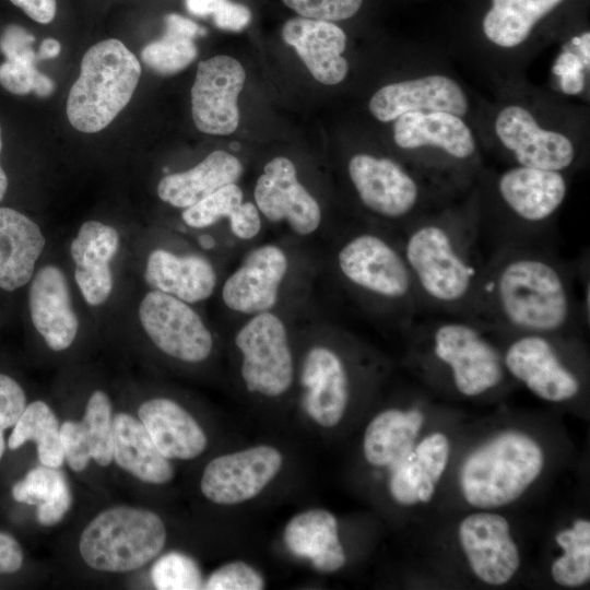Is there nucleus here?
I'll list each match as a JSON object with an SVG mask.
<instances>
[{
	"label": "nucleus",
	"instance_id": "f257e3e1",
	"mask_svg": "<svg viewBox=\"0 0 590 590\" xmlns=\"http://www.w3.org/2000/svg\"><path fill=\"white\" fill-rule=\"evenodd\" d=\"M573 261L554 245L494 250L485 258L470 319L493 334L580 335Z\"/></svg>",
	"mask_w": 590,
	"mask_h": 590
},
{
	"label": "nucleus",
	"instance_id": "f03ea898",
	"mask_svg": "<svg viewBox=\"0 0 590 590\" xmlns=\"http://www.w3.org/2000/svg\"><path fill=\"white\" fill-rule=\"evenodd\" d=\"M398 236L423 315L470 319L486 258L475 206L428 212Z\"/></svg>",
	"mask_w": 590,
	"mask_h": 590
},
{
	"label": "nucleus",
	"instance_id": "7ed1b4c3",
	"mask_svg": "<svg viewBox=\"0 0 590 590\" xmlns=\"http://www.w3.org/2000/svg\"><path fill=\"white\" fill-rule=\"evenodd\" d=\"M326 247L323 269L364 317L403 331L423 315L397 232L363 221L338 228Z\"/></svg>",
	"mask_w": 590,
	"mask_h": 590
},
{
	"label": "nucleus",
	"instance_id": "20e7f679",
	"mask_svg": "<svg viewBox=\"0 0 590 590\" xmlns=\"http://www.w3.org/2000/svg\"><path fill=\"white\" fill-rule=\"evenodd\" d=\"M315 251L279 237L247 248L217 286L232 323L266 311L304 308L322 264Z\"/></svg>",
	"mask_w": 590,
	"mask_h": 590
},
{
	"label": "nucleus",
	"instance_id": "39448f33",
	"mask_svg": "<svg viewBox=\"0 0 590 590\" xmlns=\"http://www.w3.org/2000/svg\"><path fill=\"white\" fill-rule=\"evenodd\" d=\"M567 191V180L557 170L517 165L502 173L495 179L496 208H475L485 255L508 247L555 246L554 222Z\"/></svg>",
	"mask_w": 590,
	"mask_h": 590
},
{
	"label": "nucleus",
	"instance_id": "423d86ee",
	"mask_svg": "<svg viewBox=\"0 0 590 590\" xmlns=\"http://www.w3.org/2000/svg\"><path fill=\"white\" fill-rule=\"evenodd\" d=\"M403 332L447 374L452 388L467 398L499 388L507 376L495 337L479 322L458 317L422 315Z\"/></svg>",
	"mask_w": 590,
	"mask_h": 590
},
{
	"label": "nucleus",
	"instance_id": "0eeeda50",
	"mask_svg": "<svg viewBox=\"0 0 590 590\" xmlns=\"http://www.w3.org/2000/svg\"><path fill=\"white\" fill-rule=\"evenodd\" d=\"M140 75L139 60L122 42L108 38L93 45L69 92L71 126L85 133L105 129L131 99Z\"/></svg>",
	"mask_w": 590,
	"mask_h": 590
},
{
	"label": "nucleus",
	"instance_id": "6e6552de",
	"mask_svg": "<svg viewBox=\"0 0 590 590\" xmlns=\"http://www.w3.org/2000/svg\"><path fill=\"white\" fill-rule=\"evenodd\" d=\"M539 444L519 430L503 432L464 460L459 483L464 499L477 508H497L518 499L540 475Z\"/></svg>",
	"mask_w": 590,
	"mask_h": 590
},
{
	"label": "nucleus",
	"instance_id": "1a4fd4ad",
	"mask_svg": "<svg viewBox=\"0 0 590 590\" xmlns=\"http://www.w3.org/2000/svg\"><path fill=\"white\" fill-rule=\"evenodd\" d=\"M165 541V524L155 512L118 506L104 510L85 527L79 550L95 570L126 573L156 557Z\"/></svg>",
	"mask_w": 590,
	"mask_h": 590
},
{
	"label": "nucleus",
	"instance_id": "9d476101",
	"mask_svg": "<svg viewBox=\"0 0 590 590\" xmlns=\"http://www.w3.org/2000/svg\"><path fill=\"white\" fill-rule=\"evenodd\" d=\"M299 310L266 311L236 323L233 343L240 354L239 371L248 392L274 399L292 388L295 363L291 327Z\"/></svg>",
	"mask_w": 590,
	"mask_h": 590
},
{
	"label": "nucleus",
	"instance_id": "9b49d317",
	"mask_svg": "<svg viewBox=\"0 0 590 590\" xmlns=\"http://www.w3.org/2000/svg\"><path fill=\"white\" fill-rule=\"evenodd\" d=\"M252 198L264 223L278 228L279 238L314 248L316 243L327 245L333 237L326 227L320 202L286 156H275L264 164Z\"/></svg>",
	"mask_w": 590,
	"mask_h": 590
},
{
	"label": "nucleus",
	"instance_id": "f8f14e48",
	"mask_svg": "<svg viewBox=\"0 0 590 590\" xmlns=\"http://www.w3.org/2000/svg\"><path fill=\"white\" fill-rule=\"evenodd\" d=\"M346 175L366 222L398 233L429 212L420 180L391 157L356 153L347 161Z\"/></svg>",
	"mask_w": 590,
	"mask_h": 590
},
{
	"label": "nucleus",
	"instance_id": "ddd939ff",
	"mask_svg": "<svg viewBox=\"0 0 590 590\" xmlns=\"http://www.w3.org/2000/svg\"><path fill=\"white\" fill-rule=\"evenodd\" d=\"M493 335L504 342V345H498L507 374L522 382L539 398L548 402H564L581 392V377L563 355L568 339L578 335L545 333Z\"/></svg>",
	"mask_w": 590,
	"mask_h": 590
},
{
	"label": "nucleus",
	"instance_id": "4468645a",
	"mask_svg": "<svg viewBox=\"0 0 590 590\" xmlns=\"http://www.w3.org/2000/svg\"><path fill=\"white\" fill-rule=\"evenodd\" d=\"M139 319L148 337L166 355L185 363L209 358L214 338L201 316L173 295L152 290L141 300Z\"/></svg>",
	"mask_w": 590,
	"mask_h": 590
},
{
	"label": "nucleus",
	"instance_id": "2eb2a0df",
	"mask_svg": "<svg viewBox=\"0 0 590 590\" xmlns=\"http://www.w3.org/2000/svg\"><path fill=\"white\" fill-rule=\"evenodd\" d=\"M245 80L244 67L231 56H214L198 63L191 87V113L199 131L213 135L236 131L237 99Z\"/></svg>",
	"mask_w": 590,
	"mask_h": 590
},
{
	"label": "nucleus",
	"instance_id": "dca6fc26",
	"mask_svg": "<svg viewBox=\"0 0 590 590\" xmlns=\"http://www.w3.org/2000/svg\"><path fill=\"white\" fill-rule=\"evenodd\" d=\"M282 465L281 452L268 445L222 455L204 468L200 488L214 504L237 505L259 495Z\"/></svg>",
	"mask_w": 590,
	"mask_h": 590
},
{
	"label": "nucleus",
	"instance_id": "f3484780",
	"mask_svg": "<svg viewBox=\"0 0 590 590\" xmlns=\"http://www.w3.org/2000/svg\"><path fill=\"white\" fill-rule=\"evenodd\" d=\"M306 413L319 425L333 427L344 416L351 377L339 350L328 343H314L304 353L299 368Z\"/></svg>",
	"mask_w": 590,
	"mask_h": 590
},
{
	"label": "nucleus",
	"instance_id": "a211bd4d",
	"mask_svg": "<svg viewBox=\"0 0 590 590\" xmlns=\"http://www.w3.org/2000/svg\"><path fill=\"white\" fill-rule=\"evenodd\" d=\"M495 132L517 165L563 173L575 162L573 142L563 133L540 127L519 105H509L497 114Z\"/></svg>",
	"mask_w": 590,
	"mask_h": 590
},
{
	"label": "nucleus",
	"instance_id": "6ab92c4d",
	"mask_svg": "<svg viewBox=\"0 0 590 590\" xmlns=\"http://www.w3.org/2000/svg\"><path fill=\"white\" fill-rule=\"evenodd\" d=\"M459 541L473 574L483 582H508L520 565L508 521L500 515L475 512L459 526Z\"/></svg>",
	"mask_w": 590,
	"mask_h": 590
},
{
	"label": "nucleus",
	"instance_id": "aec40b11",
	"mask_svg": "<svg viewBox=\"0 0 590 590\" xmlns=\"http://www.w3.org/2000/svg\"><path fill=\"white\" fill-rule=\"evenodd\" d=\"M468 109L469 102L462 87L442 74L387 84L369 101L370 114L381 122L396 120L409 111L441 110L461 117Z\"/></svg>",
	"mask_w": 590,
	"mask_h": 590
},
{
	"label": "nucleus",
	"instance_id": "412c9836",
	"mask_svg": "<svg viewBox=\"0 0 590 590\" xmlns=\"http://www.w3.org/2000/svg\"><path fill=\"white\" fill-rule=\"evenodd\" d=\"M281 35L318 82L334 85L345 79L347 37L337 23L295 15L284 22Z\"/></svg>",
	"mask_w": 590,
	"mask_h": 590
},
{
	"label": "nucleus",
	"instance_id": "4be33fe9",
	"mask_svg": "<svg viewBox=\"0 0 590 590\" xmlns=\"http://www.w3.org/2000/svg\"><path fill=\"white\" fill-rule=\"evenodd\" d=\"M144 280L152 290L197 304L214 295L220 278L213 262L199 252L177 253L157 248L150 252Z\"/></svg>",
	"mask_w": 590,
	"mask_h": 590
},
{
	"label": "nucleus",
	"instance_id": "5701e85b",
	"mask_svg": "<svg viewBox=\"0 0 590 590\" xmlns=\"http://www.w3.org/2000/svg\"><path fill=\"white\" fill-rule=\"evenodd\" d=\"M32 322L48 347L63 351L74 341L79 320L72 307L63 272L56 266H45L33 278L28 290Z\"/></svg>",
	"mask_w": 590,
	"mask_h": 590
},
{
	"label": "nucleus",
	"instance_id": "b1692460",
	"mask_svg": "<svg viewBox=\"0 0 590 590\" xmlns=\"http://www.w3.org/2000/svg\"><path fill=\"white\" fill-rule=\"evenodd\" d=\"M393 125L396 144L406 151L434 148L456 163H468L476 151L472 131L460 116L448 111H409Z\"/></svg>",
	"mask_w": 590,
	"mask_h": 590
},
{
	"label": "nucleus",
	"instance_id": "393cba45",
	"mask_svg": "<svg viewBox=\"0 0 590 590\" xmlns=\"http://www.w3.org/2000/svg\"><path fill=\"white\" fill-rule=\"evenodd\" d=\"M181 220L190 228L205 229L225 222L238 248H247L262 240L264 221L253 201L245 199L237 182L225 185L181 212Z\"/></svg>",
	"mask_w": 590,
	"mask_h": 590
},
{
	"label": "nucleus",
	"instance_id": "a878e982",
	"mask_svg": "<svg viewBox=\"0 0 590 590\" xmlns=\"http://www.w3.org/2000/svg\"><path fill=\"white\" fill-rule=\"evenodd\" d=\"M119 248L118 232L97 221L83 223L72 240L75 282L88 305L106 302L113 290L109 263Z\"/></svg>",
	"mask_w": 590,
	"mask_h": 590
},
{
	"label": "nucleus",
	"instance_id": "bb28decb",
	"mask_svg": "<svg viewBox=\"0 0 590 590\" xmlns=\"http://www.w3.org/2000/svg\"><path fill=\"white\" fill-rule=\"evenodd\" d=\"M445 434L426 436L398 463L391 467L389 491L392 498L405 506L428 503L434 495L449 458Z\"/></svg>",
	"mask_w": 590,
	"mask_h": 590
},
{
	"label": "nucleus",
	"instance_id": "cd10ccee",
	"mask_svg": "<svg viewBox=\"0 0 590 590\" xmlns=\"http://www.w3.org/2000/svg\"><path fill=\"white\" fill-rule=\"evenodd\" d=\"M138 416L167 459L191 460L206 448L208 439L201 426L174 400H148L139 406Z\"/></svg>",
	"mask_w": 590,
	"mask_h": 590
},
{
	"label": "nucleus",
	"instance_id": "c85d7f7f",
	"mask_svg": "<svg viewBox=\"0 0 590 590\" xmlns=\"http://www.w3.org/2000/svg\"><path fill=\"white\" fill-rule=\"evenodd\" d=\"M244 165L235 155L216 150L193 167L164 176L157 184L158 198L177 209L189 208L219 188L237 182Z\"/></svg>",
	"mask_w": 590,
	"mask_h": 590
},
{
	"label": "nucleus",
	"instance_id": "c756f323",
	"mask_svg": "<svg viewBox=\"0 0 590 590\" xmlns=\"http://www.w3.org/2000/svg\"><path fill=\"white\" fill-rule=\"evenodd\" d=\"M45 237L30 217L11 208H0V288L12 292L33 276L45 247Z\"/></svg>",
	"mask_w": 590,
	"mask_h": 590
},
{
	"label": "nucleus",
	"instance_id": "7c9ffc66",
	"mask_svg": "<svg viewBox=\"0 0 590 590\" xmlns=\"http://www.w3.org/2000/svg\"><path fill=\"white\" fill-rule=\"evenodd\" d=\"M283 538L292 554L310 560L320 573H334L346 562L337 518L328 510L315 508L294 516Z\"/></svg>",
	"mask_w": 590,
	"mask_h": 590
},
{
	"label": "nucleus",
	"instance_id": "2f4dec72",
	"mask_svg": "<svg viewBox=\"0 0 590 590\" xmlns=\"http://www.w3.org/2000/svg\"><path fill=\"white\" fill-rule=\"evenodd\" d=\"M113 460L137 479L165 484L175 474L169 459L155 446L140 420L127 413L114 416Z\"/></svg>",
	"mask_w": 590,
	"mask_h": 590
},
{
	"label": "nucleus",
	"instance_id": "473e14b6",
	"mask_svg": "<svg viewBox=\"0 0 590 590\" xmlns=\"http://www.w3.org/2000/svg\"><path fill=\"white\" fill-rule=\"evenodd\" d=\"M423 422L418 409H388L378 413L365 429V459L375 467H393L414 448Z\"/></svg>",
	"mask_w": 590,
	"mask_h": 590
},
{
	"label": "nucleus",
	"instance_id": "72a5a7b5",
	"mask_svg": "<svg viewBox=\"0 0 590 590\" xmlns=\"http://www.w3.org/2000/svg\"><path fill=\"white\" fill-rule=\"evenodd\" d=\"M563 0H492L483 32L493 44L512 48L522 44L535 24Z\"/></svg>",
	"mask_w": 590,
	"mask_h": 590
},
{
	"label": "nucleus",
	"instance_id": "f704fd0d",
	"mask_svg": "<svg viewBox=\"0 0 590 590\" xmlns=\"http://www.w3.org/2000/svg\"><path fill=\"white\" fill-rule=\"evenodd\" d=\"M16 502L36 505V518L43 526L58 523L72 505V494L58 468L42 464L27 472L12 487Z\"/></svg>",
	"mask_w": 590,
	"mask_h": 590
},
{
	"label": "nucleus",
	"instance_id": "c9c22d12",
	"mask_svg": "<svg viewBox=\"0 0 590 590\" xmlns=\"http://www.w3.org/2000/svg\"><path fill=\"white\" fill-rule=\"evenodd\" d=\"M36 442L37 456L42 464L60 468L64 452L60 436V425L52 410L40 400L26 405L13 426L8 446L14 450L26 441Z\"/></svg>",
	"mask_w": 590,
	"mask_h": 590
},
{
	"label": "nucleus",
	"instance_id": "e433bc0d",
	"mask_svg": "<svg viewBox=\"0 0 590 590\" xmlns=\"http://www.w3.org/2000/svg\"><path fill=\"white\" fill-rule=\"evenodd\" d=\"M564 554L551 568L554 581L564 587H578L590 579V522L578 519L573 527L556 534Z\"/></svg>",
	"mask_w": 590,
	"mask_h": 590
},
{
	"label": "nucleus",
	"instance_id": "4c0bfd02",
	"mask_svg": "<svg viewBox=\"0 0 590 590\" xmlns=\"http://www.w3.org/2000/svg\"><path fill=\"white\" fill-rule=\"evenodd\" d=\"M80 426L92 459L101 467L110 464L114 417L110 400L104 391L97 390L91 394Z\"/></svg>",
	"mask_w": 590,
	"mask_h": 590
},
{
	"label": "nucleus",
	"instance_id": "58836bf2",
	"mask_svg": "<svg viewBox=\"0 0 590 590\" xmlns=\"http://www.w3.org/2000/svg\"><path fill=\"white\" fill-rule=\"evenodd\" d=\"M197 55L198 49L193 39L167 32L162 38L148 44L141 50L142 61L162 75L175 74L184 70Z\"/></svg>",
	"mask_w": 590,
	"mask_h": 590
},
{
	"label": "nucleus",
	"instance_id": "ea45409f",
	"mask_svg": "<svg viewBox=\"0 0 590 590\" xmlns=\"http://www.w3.org/2000/svg\"><path fill=\"white\" fill-rule=\"evenodd\" d=\"M151 577L154 586L161 590H190L203 586L197 563L178 552L160 557L152 567Z\"/></svg>",
	"mask_w": 590,
	"mask_h": 590
},
{
	"label": "nucleus",
	"instance_id": "a19ab883",
	"mask_svg": "<svg viewBox=\"0 0 590 590\" xmlns=\"http://www.w3.org/2000/svg\"><path fill=\"white\" fill-rule=\"evenodd\" d=\"M296 15L328 22L345 21L358 13L364 0H280Z\"/></svg>",
	"mask_w": 590,
	"mask_h": 590
},
{
	"label": "nucleus",
	"instance_id": "79ce46f5",
	"mask_svg": "<svg viewBox=\"0 0 590 590\" xmlns=\"http://www.w3.org/2000/svg\"><path fill=\"white\" fill-rule=\"evenodd\" d=\"M264 579L252 566L241 560L227 563L215 569L205 583L208 590H260Z\"/></svg>",
	"mask_w": 590,
	"mask_h": 590
},
{
	"label": "nucleus",
	"instance_id": "37998d69",
	"mask_svg": "<svg viewBox=\"0 0 590 590\" xmlns=\"http://www.w3.org/2000/svg\"><path fill=\"white\" fill-rule=\"evenodd\" d=\"M26 408L21 386L11 377L0 374V460L5 450L3 433L14 426Z\"/></svg>",
	"mask_w": 590,
	"mask_h": 590
},
{
	"label": "nucleus",
	"instance_id": "c03bdc74",
	"mask_svg": "<svg viewBox=\"0 0 590 590\" xmlns=\"http://www.w3.org/2000/svg\"><path fill=\"white\" fill-rule=\"evenodd\" d=\"M38 72L35 62L5 59L0 64V84L14 95H26L33 92Z\"/></svg>",
	"mask_w": 590,
	"mask_h": 590
},
{
	"label": "nucleus",
	"instance_id": "a18cd8bd",
	"mask_svg": "<svg viewBox=\"0 0 590 590\" xmlns=\"http://www.w3.org/2000/svg\"><path fill=\"white\" fill-rule=\"evenodd\" d=\"M64 459L74 472L86 469L92 459L91 451L83 440L80 423L67 421L60 426Z\"/></svg>",
	"mask_w": 590,
	"mask_h": 590
},
{
	"label": "nucleus",
	"instance_id": "49530a36",
	"mask_svg": "<svg viewBox=\"0 0 590 590\" xmlns=\"http://www.w3.org/2000/svg\"><path fill=\"white\" fill-rule=\"evenodd\" d=\"M589 69L580 56L564 49L557 57L553 72L559 78L560 87L566 94H578L585 87V69Z\"/></svg>",
	"mask_w": 590,
	"mask_h": 590
},
{
	"label": "nucleus",
	"instance_id": "de8ad7c7",
	"mask_svg": "<svg viewBox=\"0 0 590 590\" xmlns=\"http://www.w3.org/2000/svg\"><path fill=\"white\" fill-rule=\"evenodd\" d=\"M34 42L35 37L24 27L9 24L1 34L0 50L7 59L35 62Z\"/></svg>",
	"mask_w": 590,
	"mask_h": 590
},
{
	"label": "nucleus",
	"instance_id": "09e8293b",
	"mask_svg": "<svg viewBox=\"0 0 590 590\" xmlns=\"http://www.w3.org/2000/svg\"><path fill=\"white\" fill-rule=\"evenodd\" d=\"M577 284L580 286L579 306L585 328L590 323V258L589 251L583 250L574 260Z\"/></svg>",
	"mask_w": 590,
	"mask_h": 590
},
{
	"label": "nucleus",
	"instance_id": "8fccbe9b",
	"mask_svg": "<svg viewBox=\"0 0 590 590\" xmlns=\"http://www.w3.org/2000/svg\"><path fill=\"white\" fill-rule=\"evenodd\" d=\"M23 564V552L19 542L9 533L0 531V574H13Z\"/></svg>",
	"mask_w": 590,
	"mask_h": 590
},
{
	"label": "nucleus",
	"instance_id": "3c124183",
	"mask_svg": "<svg viewBox=\"0 0 590 590\" xmlns=\"http://www.w3.org/2000/svg\"><path fill=\"white\" fill-rule=\"evenodd\" d=\"M27 16L40 24L51 22L56 15L57 0H10Z\"/></svg>",
	"mask_w": 590,
	"mask_h": 590
},
{
	"label": "nucleus",
	"instance_id": "603ef678",
	"mask_svg": "<svg viewBox=\"0 0 590 590\" xmlns=\"http://www.w3.org/2000/svg\"><path fill=\"white\" fill-rule=\"evenodd\" d=\"M165 32L191 39L205 33L197 23L177 13L165 16Z\"/></svg>",
	"mask_w": 590,
	"mask_h": 590
},
{
	"label": "nucleus",
	"instance_id": "864d4df0",
	"mask_svg": "<svg viewBox=\"0 0 590 590\" xmlns=\"http://www.w3.org/2000/svg\"><path fill=\"white\" fill-rule=\"evenodd\" d=\"M233 2L232 0H185V5L192 15L215 19Z\"/></svg>",
	"mask_w": 590,
	"mask_h": 590
},
{
	"label": "nucleus",
	"instance_id": "5fc2aeb1",
	"mask_svg": "<svg viewBox=\"0 0 590 590\" xmlns=\"http://www.w3.org/2000/svg\"><path fill=\"white\" fill-rule=\"evenodd\" d=\"M54 90L55 84L52 80L47 75L38 72L35 79L33 92L39 97H48L52 94Z\"/></svg>",
	"mask_w": 590,
	"mask_h": 590
},
{
	"label": "nucleus",
	"instance_id": "6e6d98bb",
	"mask_svg": "<svg viewBox=\"0 0 590 590\" xmlns=\"http://www.w3.org/2000/svg\"><path fill=\"white\" fill-rule=\"evenodd\" d=\"M61 47L58 40L54 38H46L40 44L38 50L39 59H51L56 58L60 54Z\"/></svg>",
	"mask_w": 590,
	"mask_h": 590
},
{
	"label": "nucleus",
	"instance_id": "4d7b16f0",
	"mask_svg": "<svg viewBox=\"0 0 590 590\" xmlns=\"http://www.w3.org/2000/svg\"><path fill=\"white\" fill-rule=\"evenodd\" d=\"M571 43L578 48L579 56L583 60L585 64L589 68L590 55H589V44H590V33L586 32L579 37L573 38Z\"/></svg>",
	"mask_w": 590,
	"mask_h": 590
},
{
	"label": "nucleus",
	"instance_id": "13d9d810",
	"mask_svg": "<svg viewBox=\"0 0 590 590\" xmlns=\"http://www.w3.org/2000/svg\"><path fill=\"white\" fill-rule=\"evenodd\" d=\"M2 150V135H1V126H0V154ZM8 190V177L3 170L0 163V201L4 198Z\"/></svg>",
	"mask_w": 590,
	"mask_h": 590
}]
</instances>
